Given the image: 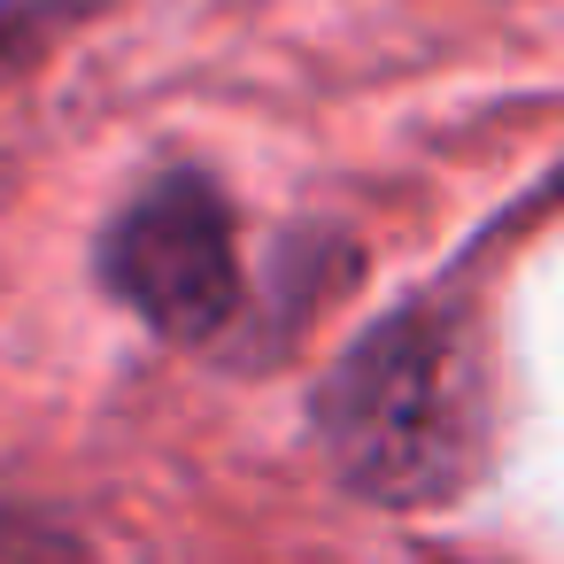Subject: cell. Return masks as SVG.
<instances>
[{
    "instance_id": "6da1fadb",
    "label": "cell",
    "mask_w": 564,
    "mask_h": 564,
    "mask_svg": "<svg viewBox=\"0 0 564 564\" xmlns=\"http://www.w3.org/2000/svg\"><path fill=\"white\" fill-rule=\"evenodd\" d=\"M325 471L379 510H441L495 456V364L479 302L425 286L364 325L310 394Z\"/></svg>"
},
{
    "instance_id": "7a4b0ae2",
    "label": "cell",
    "mask_w": 564,
    "mask_h": 564,
    "mask_svg": "<svg viewBox=\"0 0 564 564\" xmlns=\"http://www.w3.org/2000/svg\"><path fill=\"white\" fill-rule=\"evenodd\" d=\"M94 263H101V286L155 340H178V348L217 340L248 302L232 202L202 171H163L155 186H140L109 217Z\"/></svg>"
},
{
    "instance_id": "3957f363",
    "label": "cell",
    "mask_w": 564,
    "mask_h": 564,
    "mask_svg": "<svg viewBox=\"0 0 564 564\" xmlns=\"http://www.w3.org/2000/svg\"><path fill=\"white\" fill-rule=\"evenodd\" d=\"M0 564H109L70 518L32 510V502H0Z\"/></svg>"
},
{
    "instance_id": "277c9868",
    "label": "cell",
    "mask_w": 564,
    "mask_h": 564,
    "mask_svg": "<svg viewBox=\"0 0 564 564\" xmlns=\"http://www.w3.org/2000/svg\"><path fill=\"white\" fill-rule=\"evenodd\" d=\"M117 0H0V63H32L47 55L63 32L109 17Z\"/></svg>"
}]
</instances>
